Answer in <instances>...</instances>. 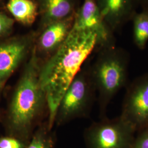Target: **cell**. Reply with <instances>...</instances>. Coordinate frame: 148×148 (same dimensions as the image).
<instances>
[{"mask_svg":"<svg viewBox=\"0 0 148 148\" xmlns=\"http://www.w3.org/2000/svg\"><path fill=\"white\" fill-rule=\"evenodd\" d=\"M96 48L97 37L93 32L71 28L61 46L41 65L39 77L46 95L49 130L54 125L57 110L65 92Z\"/></svg>","mask_w":148,"mask_h":148,"instance_id":"1","label":"cell"},{"mask_svg":"<svg viewBox=\"0 0 148 148\" xmlns=\"http://www.w3.org/2000/svg\"><path fill=\"white\" fill-rule=\"evenodd\" d=\"M39 58L36 46L12 92L3 121L7 136L28 144L47 101L41 85Z\"/></svg>","mask_w":148,"mask_h":148,"instance_id":"2","label":"cell"},{"mask_svg":"<svg viewBox=\"0 0 148 148\" xmlns=\"http://www.w3.org/2000/svg\"><path fill=\"white\" fill-rule=\"evenodd\" d=\"M130 54L115 46L100 49L93 65L88 68L90 77L98 93L101 119L106 117L107 108L120 90L129 84Z\"/></svg>","mask_w":148,"mask_h":148,"instance_id":"3","label":"cell"},{"mask_svg":"<svg viewBox=\"0 0 148 148\" xmlns=\"http://www.w3.org/2000/svg\"><path fill=\"white\" fill-rule=\"evenodd\" d=\"M96 93L88 69H81L59 102L54 123L63 125L76 118L88 116Z\"/></svg>","mask_w":148,"mask_h":148,"instance_id":"4","label":"cell"},{"mask_svg":"<svg viewBox=\"0 0 148 148\" xmlns=\"http://www.w3.org/2000/svg\"><path fill=\"white\" fill-rule=\"evenodd\" d=\"M136 133L120 116L112 119L106 117L85 130L84 140L87 148H130Z\"/></svg>","mask_w":148,"mask_h":148,"instance_id":"5","label":"cell"},{"mask_svg":"<svg viewBox=\"0 0 148 148\" xmlns=\"http://www.w3.org/2000/svg\"><path fill=\"white\" fill-rule=\"evenodd\" d=\"M122 105V118L136 133L148 127V72L129 82Z\"/></svg>","mask_w":148,"mask_h":148,"instance_id":"6","label":"cell"},{"mask_svg":"<svg viewBox=\"0 0 148 148\" xmlns=\"http://www.w3.org/2000/svg\"><path fill=\"white\" fill-rule=\"evenodd\" d=\"M71 29L93 32L99 49L116 46L115 32L101 16L96 0H83L74 17Z\"/></svg>","mask_w":148,"mask_h":148,"instance_id":"7","label":"cell"},{"mask_svg":"<svg viewBox=\"0 0 148 148\" xmlns=\"http://www.w3.org/2000/svg\"><path fill=\"white\" fill-rule=\"evenodd\" d=\"M32 46L29 38H0V98L6 83L27 57Z\"/></svg>","mask_w":148,"mask_h":148,"instance_id":"8","label":"cell"},{"mask_svg":"<svg viewBox=\"0 0 148 148\" xmlns=\"http://www.w3.org/2000/svg\"><path fill=\"white\" fill-rule=\"evenodd\" d=\"M101 14L114 32L132 21L139 7V0H96Z\"/></svg>","mask_w":148,"mask_h":148,"instance_id":"9","label":"cell"},{"mask_svg":"<svg viewBox=\"0 0 148 148\" xmlns=\"http://www.w3.org/2000/svg\"><path fill=\"white\" fill-rule=\"evenodd\" d=\"M71 20L66 18L48 24L38 40V49L43 53H54L63 43L72 27Z\"/></svg>","mask_w":148,"mask_h":148,"instance_id":"10","label":"cell"},{"mask_svg":"<svg viewBox=\"0 0 148 148\" xmlns=\"http://www.w3.org/2000/svg\"><path fill=\"white\" fill-rule=\"evenodd\" d=\"M74 0H43L44 21L48 24L70 16L74 11Z\"/></svg>","mask_w":148,"mask_h":148,"instance_id":"11","label":"cell"},{"mask_svg":"<svg viewBox=\"0 0 148 148\" xmlns=\"http://www.w3.org/2000/svg\"><path fill=\"white\" fill-rule=\"evenodd\" d=\"M7 8L16 21L25 25L32 24L37 16V6L32 0H8Z\"/></svg>","mask_w":148,"mask_h":148,"instance_id":"12","label":"cell"},{"mask_svg":"<svg viewBox=\"0 0 148 148\" xmlns=\"http://www.w3.org/2000/svg\"><path fill=\"white\" fill-rule=\"evenodd\" d=\"M133 40L140 50H144L148 42V11L142 10L133 18Z\"/></svg>","mask_w":148,"mask_h":148,"instance_id":"13","label":"cell"},{"mask_svg":"<svg viewBox=\"0 0 148 148\" xmlns=\"http://www.w3.org/2000/svg\"><path fill=\"white\" fill-rule=\"evenodd\" d=\"M55 143V138L46 123L34 132L26 148H54Z\"/></svg>","mask_w":148,"mask_h":148,"instance_id":"14","label":"cell"},{"mask_svg":"<svg viewBox=\"0 0 148 148\" xmlns=\"http://www.w3.org/2000/svg\"><path fill=\"white\" fill-rule=\"evenodd\" d=\"M14 25V19L0 11V38L8 36Z\"/></svg>","mask_w":148,"mask_h":148,"instance_id":"15","label":"cell"},{"mask_svg":"<svg viewBox=\"0 0 148 148\" xmlns=\"http://www.w3.org/2000/svg\"><path fill=\"white\" fill-rule=\"evenodd\" d=\"M27 144L9 136L0 137V148H26Z\"/></svg>","mask_w":148,"mask_h":148,"instance_id":"16","label":"cell"},{"mask_svg":"<svg viewBox=\"0 0 148 148\" xmlns=\"http://www.w3.org/2000/svg\"><path fill=\"white\" fill-rule=\"evenodd\" d=\"M137 133L130 148H148V127Z\"/></svg>","mask_w":148,"mask_h":148,"instance_id":"17","label":"cell"},{"mask_svg":"<svg viewBox=\"0 0 148 148\" xmlns=\"http://www.w3.org/2000/svg\"><path fill=\"white\" fill-rule=\"evenodd\" d=\"M139 3L142 10L148 11V0H139Z\"/></svg>","mask_w":148,"mask_h":148,"instance_id":"18","label":"cell"},{"mask_svg":"<svg viewBox=\"0 0 148 148\" xmlns=\"http://www.w3.org/2000/svg\"><path fill=\"white\" fill-rule=\"evenodd\" d=\"M3 113L2 112V111L0 110V121H2V117H3Z\"/></svg>","mask_w":148,"mask_h":148,"instance_id":"19","label":"cell"}]
</instances>
